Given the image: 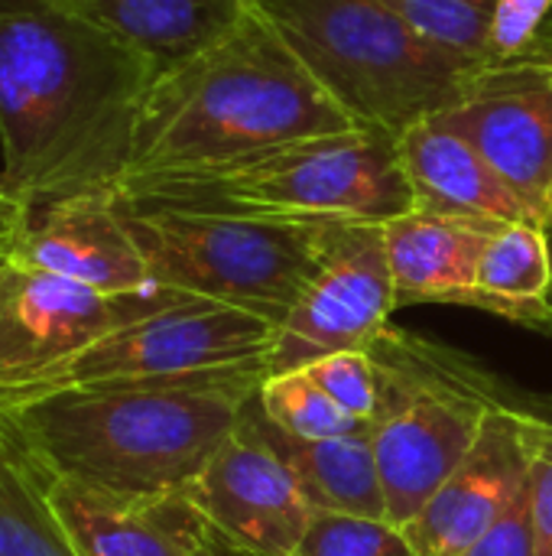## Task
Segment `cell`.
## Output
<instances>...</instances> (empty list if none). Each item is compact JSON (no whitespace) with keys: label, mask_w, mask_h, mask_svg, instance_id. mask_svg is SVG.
<instances>
[{"label":"cell","mask_w":552,"mask_h":556,"mask_svg":"<svg viewBox=\"0 0 552 556\" xmlns=\"http://www.w3.org/2000/svg\"><path fill=\"white\" fill-rule=\"evenodd\" d=\"M159 65L78 7L0 13L3 186L26 205L114 192Z\"/></svg>","instance_id":"6da1fadb"},{"label":"cell","mask_w":552,"mask_h":556,"mask_svg":"<svg viewBox=\"0 0 552 556\" xmlns=\"http://www.w3.org/2000/svg\"><path fill=\"white\" fill-rule=\"evenodd\" d=\"M264 365L182 378L62 384L3 407L33 459L62 479L159 495L185 492L224 440L251 397Z\"/></svg>","instance_id":"7a4b0ae2"},{"label":"cell","mask_w":552,"mask_h":556,"mask_svg":"<svg viewBox=\"0 0 552 556\" xmlns=\"http://www.w3.org/2000/svg\"><path fill=\"white\" fill-rule=\"evenodd\" d=\"M345 130L358 127L247 3L224 36L156 72L124 176L221 163Z\"/></svg>","instance_id":"3957f363"},{"label":"cell","mask_w":552,"mask_h":556,"mask_svg":"<svg viewBox=\"0 0 552 556\" xmlns=\"http://www.w3.org/2000/svg\"><path fill=\"white\" fill-rule=\"evenodd\" d=\"M114 199L127 208L312 225H384L413 208L397 140L377 130H345L221 163L133 173L114 186Z\"/></svg>","instance_id":"277c9868"},{"label":"cell","mask_w":552,"mask_h":556,"mask_svg":"<svg viewBox=\"0 0 552 556\" xmlns=\"http://www.w3.org/2000/svg\"><path fill=\"white\" fill-rule=\"evenodd\" d=\"M358 127L400 137L452 108L491 65L446 49L377 0H247Z\"/></svg>","instance_id":"5b68a950"},{"label":"cell","mask_w":552,"mask_h":556,"mask_svg":"<svg viewBox=\"0 0 552 556\" xmlns=\"http://www.w3.org/2000/svg\"><path fill=\"white\" fill-rule=\"evenodd\" d=\"M117 208L153 283L172 293L244 306L277 326L309 290L325 261L332 231L342 225L127 208L120 202Z\"/></svg>","instance_id":"8992f818"},{"label":"cell","mask_w":552,"mask_h":556,"mask_svg":"<svg viewBox=\"0 0 552 556\" xmlns=\"http://www.w3.org/2000/svg\"><path fill=\"white\" fill-rule=\"evenodd\" d=\"M277 329V323L244 306L179 293L88 345L55 378V388L267 368Z\"/></svg>","instance_id":"52a82bcc"},{"label":"cell","mask_w":552,"mask_h":556,"mask_svg":"<svg viewBox=\"0 0 552 556\" xmlns=\"http://www.w3.org/2000/svg\"><path fill=\"white\" fill-rule=\"evenodd\" d=\"M176 296L166 287L111 296L7 257L0 264V391H52L88 345Z\"/></svg>","instance_id":"ba28073f"},{"label":"cell","mask_w":552,"mask_h":556,"mask_svg":"<svg viewBox=\"0 0 552 556\" xmlns=\"http://www.w3.org/2000/svg\"><path fill=\"white\" fill-rule=\"evenodd\" d=\"M394 306L384 225H338L319 274L277 329L267 375L309 368L335 352H371L390 332Z\"/></svg>","instance_id":"9c48e42d"},{"label":"cell","mask_w":552,"mask_h":556,"mask_svg":"<svg viewBox=\"0 0 552 556\" xmlns=\"http://www.w3.org/2000/svg\"><path fill=\"white\" fill-rule=\"evenodd\" d=\"M436 117L465 137L550 231L552 29L527 55L491 62L472 88Z\"/></svg>","instance_id":"30bf717a"},{"label":"cell","mask_w":552,"mask_h":556,"mask_svg":"<svg viewBox=\"0 0 552 556\" xmlns=\"http://www.w3.org/2000/svg\"><path fill=\"white\" fill-rule=\"evenodd\" d=\"M247 401L238 430L185 489L208 528L260 556H290L303 541L316 508L293 469L277 456L257 427Z\"/></svg>","instance_id":"8fae6325"},{"label":"cell","mask_w":552,"mask_h":556,"mask_svg":"<svg viewBox=\"0 0 552 556\" xmlns=\"http://www.w3.org/2000/svg\"><path fill=\"white\" fill-rule=\"evenodd\" d=\"M488 407V401L449 388L394 391L387 375V410L371 427L387 521L407 528L420 518L475 446Z\"/></svg>","instance_id":"7c38bea8"},{"label":"cell","mask_w":552,"mask_h":556,"mask_svg":"<svg viewBox=\"0 0 552 556\" xmlns=\"http://www.w3.org/2000/svg\"><path fill=\"white\" fill-rule=\"evenodd\" d=\"M534 417L491 404L475 446L403 531L420 556H459L482 541L524 495Z\"/></svg>","instance_id":"4fadbf2b"},{"label":"cell","mask_w":552,"mask_h":556,"mask_svg":"<svg viewBox=\"0 0 552 556\" xmlns=\"http://www.w3.org/2000/svg\"><path fill=\"white\" fill-rule=\"evenodd\" d=\"M10 261L111 296L159 290L124 225L114 192H81L26 205V225Z\"/></svg>","instance_id":"5bb4252c"},{"label":"cell","mask_w":552,"mask_h":556,"mask_svg":"<svg viewBox=\"0 0 552 556\" xmlns=\"http://www.w3.org/2000/svg\"><path fill=\"white\" fill-rule=\"evenodd\" d=\"M49 498L78 556H192L211 531L185 492L130 495L49 476Z\"/></svg>","instance_id":"9a60e30c"},{"label":"cell","mask_w":552,"mask_h":556,"mask_svg":"<svg viewBox=\"0 0 552 556\" xmlns=\"http://www.w3.org/2000/svg\"><path fill=\"white\" fill-rule=\"evenodd\" d=\"M397 160L410 186L413 208L495 225L537 222L491 163L439 117H426L403 130L397 137Z\"/></svg>","instance_id":"2e32d148"},{"label":"cell","mask_w":552,"mask_h":556,"mask_svg":"<svg viewBox=\"0 0 552 556\" xmlns=\"http://www.w3.org/2000/svg\"><path fill=\"white\" fill-rule=\"evenodd\" d=\"M501 225L410 208L384 222L397 306L459 303L478 277L482 254Z\"/></svg>","instance_id":"e0dca14e"},{"label":"cell","mask_w":552,"mask_h":556,"mask_svg":"<svg viewBox=\"0 0 552 556\" xmlns=\"http://www.w3.org/2000/svg\"><path fill=\"white\" fill-rule=\"evenodd\" d=\"M254 417L267 443L299 479L316 511L387 518L377 463L371 450V433L335 437V440H299L273 427L264 417L260 401H254Z\"/></svg>","instance_id":"ac0fdd59"},{"label":"cell","mask_w":552,"mask_h":556,"mask_svg":"<svg viewBox=\"0 0 552 556\" xmlns=\"http://www.w3.org/2000/svg\"><path fill=\"white\" fill-rule=\"evenodd\" d=\"M75 7L166 68L224 36L247 0H75Z\"/></svg>","instance_id":"d6986e66"},{"label":"cell","mask_w":552,"mask_h":556,"mask_svg":"<svg viewBox=\"0 0 552 556\" xmlns=\"http://www.w3.org/2000/svg\"><path fill=\"white\" fill-rule=\"evenodd\" d=\"M552 244L550 231L537 222H511L488 241L475 287L459 300L517 323L550 319Z\"/></svg>","instance_id":"ffe728a7"},{"label":"cell","mask_w":552,"mask_h":556,"mask_svg":"<svg viewBox=\"0 0 552 556\" xmlns=\"http://www.w3.org/2000/svg\"><path fill=\"white\" fill-rule=\"evenodd\" d=\"M10 407V404H7ZM0 556H78L33 459L0 407Z\"/></svg>","instance_id":"44dd1931"},{"label":"cell","mask_w":552,"mask_h":556,"mask_svg":"<svg viewBox=\"0 0 552 556\" xmlns=\"http://www.w3.org/2000/svg\"><path fill=\"white\" fill-rule=\"evenodd\" d=\"M264 417L290 437L299 440H335V437H361L371 433L374 424H364L342 410L306 368L267 375L257 391Z\"/></svg>","instance_id":"7402d4cb"},{"label":"cell","mask_w":552,"mask_h":556,"mask_svg":"<svg viewBox=\"0 0 552 556\" xmlns=\"http://www.w3.org/2000/svg\"><path fill=\"white\" fill-rule=\"evenodd\" d=\"M420 36L472 59H488L498 0H377Z\"/></svg>","instance_id":"603a6c76"},{"label":"cell","mask_w":552,"mask_h":556,"mask_svg":"<svg viewBox=\"0 0 552 556\" xmlns=\"http://www.w3.org/2000/svg\"><path fill=\"white\" fill-rule=\"evenodd\" d=\"M290 556H420L403 528L387 518L316 511Z\"/></svg>","instance_id":"cb8c5ba5"},{"label":"cell","mask_w":552,"mask_h":556,"mask_svg":"<svg viewBox=\"0 0 552 556\" xmlns=\"http://www.w3.org/2000/svg\"><path fill=\"white\" fill-rule=\"evenodd\" d=\"M312 381L351 417L377 424L387 410V371L374 352H335L306 368Z\"/></svg>","instance_id":"d4e9b609"},{"label":"cell","mask_w":552,"mask_h":556,"mask_svg":"<svg viewBox=\"0 0 552 556\" xmlns=\"http://www.w3.org/2000/svg\"><path fill=\"white\" fill-rule=\"evenodd\" d=\"M552 29V0H498L488 59L511 62L537 49Z\"/></svg>","instance_id":"484cf974"},{"label":"cell","mask_w":552,"mask_h":556,"mask_svg":"<svg viewBox=\"0 0 552 556\" xmlns=\"http://www.w3.org/2000/svg\"><path fill=\"white\" fill-rule=\"evenodd\" d=\"M527 502L534 525L537 556H552V424L537 420L530 427V472H527Z\"/></svg>","instance_id":"4316f807"},{"label":"cell","mask_w":552,"mask_h":556,"mask_svg":"<svg viewBox=\"0 0 552 556\" xmlns=\"http://www.w3.org/2000/svg\"><path fill=\"white\" fill-rule=\"evenodd\" d=\"M459 556H537L527 489H524V495L514 502V508H511V511H508L482 541H475L468 551H462Z\"/></svg>","instance_id":"83f0119b"},{"label":"cell","mask_w":552,"mask_h":556,"mask_svg":"<svg viewBox=\"0 0 552 556\" xmlns=\"http://www.w3.org/2000/svg\"><path fill=\"white\" fill-rule=\"evenodd\" d=\"M23 225H26V202L0 182V264L13 254Z\"/></svg>","instance_id":"f1b7e54d"},{"label":"cell","mask_w":552,"mask_h":556,"mask_svg":"<svg viewBox=\"0 0 552 556\" xmlns=\"http://www.w3.org/2000/svg\"><path fill=\"white\" fill-rule=\"evenodd\" d=\"M192 556H260V554H254V551H244V547H238V544L224 541L221 534L208 531V538L202 541V547H198V551H195Z\"/></svg>","instance_id":"f546056e"},{"label":"cell","mask_w":552,"mask_h":556,"mask_svg":"<svg viewBox=\"0 0 552 556\" xmlns=\"http://www.w3.org/2000/svg\"><path fill=\"white\" fill-rule=\"evenodd\" d=\"M49 7H75V0H0V13H16V10H49Z\"/></svg>","instance_id":"4dcf8cb0"},{"label":"cell","mask_w":552,"mask_h":556,"mask_svg":"<svg viewBox=\"0 0 552 556\" xmlns=\"http://www.w3.org/2000/svg\"><path fill=\"white\" fill-rule=\"evenodd\" d=\"M23 397H29V394H13V391H0V407H7V404H16V401H23Z\"/></svg>","instance_id":"1f68e13d"},{"label":"cell","mask_w":552,"mask_h":556,"mask_svg":"<svg viewBox=\"0 0 552 556\" xmlns=\"http://www.w3.org/2000/svg\"><path fill=\"white\" fill-rule=\"evenodd\" d=\"M550 231H552V225H550Z\"/></svg>","instance_id":"d6a6232c"},{"label":"cell","mask_w":552,"mask_h":556,"mask_svg":"<svg viewBox=\"0 0 552 556\" xmlns=\"http://www.w3.org/2000/svg\"><path fill=\"white\" fill-rule=\"evenodd\" d=\"M0 182H3V179H0Z\"/></svg>","instance_id":"836d02e7"}]
</instances>
